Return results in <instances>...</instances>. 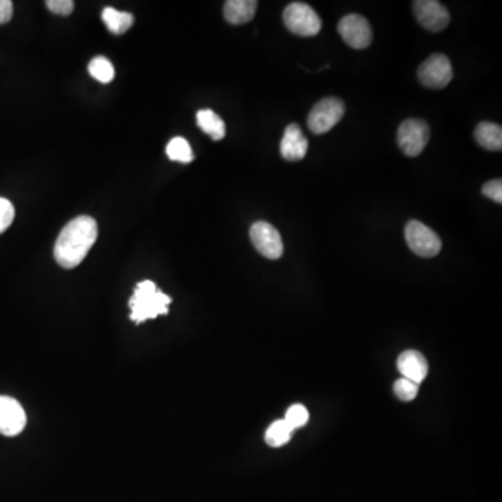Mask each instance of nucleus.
<instances>
[{
    "instance_id": "nucleus-20",
    "label": "nucleus",
    "mask_w": 502,
    "mask_h": 502,
    "mask_svg": "<svg viewBox=\"0 0 502 502\" xmlns=\"http://www.w3.org/2000/svg\"><path fill=\"white\" fill-rule=\"evenodd\" d=\"M88 72L91 77L99 83L108 84L115 78V68L112 63L104 56L94 57L88 65Z\"/></svg>"
},
{
    "instance_id": "nucleus-14",
    "label": "nucleus",
    "mask_w": 502,
    "mask_h": 502,
    "mask_svg": "<svg viewBox=\"0 0 502 502\" xmlns=\"http://www.w3.org/2000/svg\"><path fill=\"white\" fill-rule=\"evenodd\" d=\"M257 6L256 0H228L223 6V15L231 25H246L253 20Z\"/></svg>"
},
{
    "instance_id": "nucleus-11",
    "label": "nucleus",
    "mask_w": 502,
    "mask_h": 502,
    "mask_svg": "<svg viewBox=\"0 0 502 502\" xmlns=\"http://www.w3.org/2000/svg\"><path fill=\"white\" fill-rule=\"evenodd\" d=\"M27 415L20 402L10 396H0V435L15 437L25 430Z\"/></svg>"
},
{
    "instance_id": "nucleus-2",
    "label": "nucleus",
    "mask_w": 502,
    "mask_h": 502,
    "mask_svg": "<svg viewBox=\"0 0 502 502\" xmlns=\"http://www.w3.org/2000/svg\"><path fill=\"white\" fill-rule=\"evenodd\" d=\"M170 303L172 299L164 292L158 291L152 281H143L137 283L133 296L128 302L131 309L130 318L137 324H141L147 320L157 318L158 315L168 314Z\"/></svg>"
},
{
    "instance_id": "nucleus-8",
    "label": "nucleus",
    "mask_w": 502,
    "mask_h": 502,
    "mask_svg": "<svg viewBox=\"0 0 502 502\" xmlns=\"http://www.w3.org/2000/svg\"><path fill=\"white\" fill-rule=\"evenodd\" d=\"M250 239L261 256L268 260H278L283 254V241L281 233L271 223L259 220L250 228Z\"/></svg>"
},
{
    "instance_id": "nucleus-23",
    "label": "nucleus",
    "mask_w": 502,
    "mask_h": 502,
    "mask_svg": "<svg viewBox=\"0 0 502 502\" xmlns=\"http://www.w3.org/2000/svg\"><path fill=\"white\" fill-rule=\"evenodd\" d=\"M15 217V205L9 200L0 197V235L12 225Z\"/></svg>"
},
{
    "instance_id": "nucleus-18",
    "label": "nucleus",
    "mask_w": 502,
    "mask_h": 502,
    "mask_svg": "<svg viewBox=\"0 0 502 502\" xmlns=\"http://www.w3.org/2000/svg\"><path fill=\"white\" fill-rule=\"evenodd\" d=\"M292 435H293V430L286 425L285 420H277L268 427L267 433H265V441L268 446L280 448L291 440Z\"/></svg>"
},
{
    "instance_id": "nucleus-21",
    "label": "nucleus",
    "mask_w": 502,
    "mask_h": 502,
    "mask_svg": "<svg viewBox=\"0 0 502 502\" xmlns=\"http://www.w3.org/2000/svg\"><path fill=\"white\" fill-rule=\"evenodd\" d=\"M309 410L303 405H293L286 412L285 422L292 430H298L309 422Z\"/></svg>"
},
{
    "instance_id": "nucleus-4",
    "label": "nucleus",
    "mask_w": 502,
    "mask_h": 502,
    "mask_svg": "<svg viewBox=\"0 0 502 502\" xmlns=\"http://www.w3.org/2000/svg\"><path fill=\"white\" fill-rule=\"evenodd\" d=\"M345 115V104L335 97L317 102L307 118V126L314 134H324L333 130Z\"/></svg>"
},
{
    "instance_id": "nucleus-9",
    "label": "nucleus",
    "mask_w": 502,
    "mask_h": 502,
    "mask_svg": "<svg viewBox=\"0 0 502 502\" xmlns=\"http://www.w3.org/2000/svg\"><path fill=\"white\" fill-rule=\"evenodd\" d=\"M338 33L351 48L357 51L369 48L373 41L369 21L359 15H348L342 18L338 23Z\"/></svg>"
},
{
    "instance_id": "nucleus-19",
    "label": "nucleus",
    "mask_w": 502,
    "mask_h": 502,
    "mask_svg": "<svg viewBox=\"0 0 502 502\" xmlns=\"http://www.w3.org/2000/svg\"><path fill=\"white\" fill-rule=\"evenodd\" d=\"M167 155L172 161L181 162V164H189L194 159L193 149L183 137H175L173 140L169 141L167 147Z\"/></svg>"
},
{
    "instance_id": "nucleus-15",
    "label": "nucleus",
    "mask_w": 502,
    "mask_h": 502,
    "mask_svg": "<svg viewBox=\"0 0 502 502\" xmlns=\"http://www.w3.org/2000/svg\"><path fill=\"white\" fill-rule=\"evenodd\" d=\"M475 138L478 146L488 151H501L502 128L501 126L491 122H482L476 128Z\"/></svg>"
},
{
    "instance_id": "nucleus-22",
    "label": "nucleus",
    "mask_w": 502,
    "mask_h": 502,
    "mask_svg": "<svg viewBox=\"0 0 502 502\" xmlns=\"http://www.w3.org/2000/svg\"><path fill=\"white\" fill-rule=\"evenodd\" d=\"M394 391H395L396 396H398L401 401H414L417 396V393H419V385L412 383V381L406 380V378H401V380L396 381L395 385H394Z\"/></svg>"
},
{
    "instance_id": "nucleus-1",
    "label": "nucleus",
    "mask_w": 502,
    "mask_h": 502,
    "mask_svg": "<svg viewBox=\"0 0 502 502\" xmlns=\"http://www.w3.org/2000/svg\"><path fill=\"white\" fill-rule=\"evenodd\" d=\"M98 238V225L94 218L81 215L63 228L55 243V260L60 267H77L86 259Z\"/></svg>"
},
{
    "instance_id": "nucleus-26",
    "label": "nucleus",
    "mask_w": 502,
    "mask_h": 502,
    "mask_svg": "<svg viewBox=\"0 0 502 502\" xmlns=\"http://www.w3.org/2000/svg\"><path fill=\"white\" fill-rule=\"evenodd\" d=\"M13 17V2L0 0V25H6Z\"/></svg>"
},
{
    "instance_id": "nucleus-5",
    "label": "nucleus",
    "mask_w": 502,
    "mask_h": 502,
    "mask_svg": "<svg viewBox=\"0 0 502 502\" xmlns=\"http://www.w3.org/2000/svg\"><path fill=\"white\" fill-rule=\"evenodd\" d=\"M407 246L417 256L430 259L437 256L443 247L440 236L419 220H410L405 228Z\"/></svg>"
},
{
    "instance_id": "nucleus-3",
    "label": "nucleus",
    "mask_w": 502,
    "mask_h": 502,
    "mask_svg": "<svg viewBox=\"0 0 502 502\" xmlns=\"http://www.w3.org/2000/svg\"><path fill=\"white\" fill-rule=\"evenodd\" d=\"M283 23L291 33L309 38L322 31V18L310 5L294 2L283 10Z\"/></svg>"
},
{
    "instance_id": "nucleus-13",
    "label": "nucleus",
    "mask_w": 502,
    "mask_h": 502,
    "mask_svg": "<svg viewBox=\"0 0 502 502\" xmlns=\"http://www.w3.org/2000/svg\"><path fill=\"white\" fill-rule=\"evenodd\" d=\"M398 369L404 378L420 385L423 380L427 377V360L419 352H404L398 359Z\"/></svg>"
},
{
    "instance_id": "nucleus-6",
    "label": "nucleus",
    "mask_w": 502,
    "mask_h": 502,
    "mask_svg": "<svg viewBox=\"0 0 502 502\" xmlns=\"http://www.w3.org/2000/svg\"><path fill=\"white\" fill-rule=\"evenodd\" d=\"M399 147L407 157H419L430 141V126L423 119H407L399 126Z\"/></svg>"
},
{
    "instance_id": "nucleus-24",
    "label": "nucleus",
    "mask_w": 502,
    "mask_h": 502,
    "mask_svg": "<svg viewBox=\"0 0 502 502\" xmlns=\"http://www.w3.org/2000/svg\"><path fill=\"white\" fill-rule=\"evenodd\" d=\"M46 7L54 15H70L75 10V2L73 0H48Z\"/></svg>"
},
{
    "instance_id": "nucleus-12",
    "label": "nucleus",
    "mask_w": 502,
    "mask_h": 502,
    "mask_svg": "<svg viewBox=\"0 0 502 502\" xmlns=\"http://www.w3.org/2000/svg\"><path fill=\"white\" fill-rule=\"evenodd\" d=\"M309 149V141L304 137L301 126L292 123L285 128L282 141H281V154L286 161H302Z\"/></svg>"
},
{
    "instance_id": "nucleus-17",
    "label": "nucleus",
    "mask_w": 502,
    "mask_h": 502,
    "mask_svg": "<svg viewBox=\"0 0 502 502\" xmlns=\"http://www.w3.org/2000/svg\"><path fill=\"white\" fill-rule=\"evenodd\" d=\"M102 21L107 25L108 30L112 34H125L133 26L134 17L130 13L119 12L113 7H107L102 12Z\"/></svg>"
},
{
    "instance_id": "nucleus-10",
    "label": "nucleus",
    "mask_w": 502,
    "mask_h": 502,
    "mask_svg": "<svg viewBox=\"0 0 502 502\" xmlns=\"http://www.w3.org/2000/svg\"><path fill=\"white\" fill-rule=\"evenodd\" d=\"M414 10L420 25L431 33L446 30L451 21L448 9L437 0H416Z\"/></svg>"
},
{
    "instance_id": "nucleus-25",
    "label": "nucleus",
    "mask_w": 502,
    "mask_h": 502,
    "mask_svg": "<svg viewBox=\"0 0 502 502\" xmlns=\"http://www.w3.org/2000/svg\"><path fill=\"white\" fill-rule=\"evenodd\" d=\"M483 196L487 199L493 200V201L502 202V180L501 179H496V180L487 181L482 189Z\"/></svg>"
},
{
    "instance_id": "nucleus-16",
    "label": "nucleus",
    "mask_w": 502,
    "mask_h": 502,
    "mask_svg": "<svg viewBox=\"0 0 502 502\" xmlns=\"http://www.w3.org/2000/svg\"><path fill=\"white\" fill-rule=\"evenodd\" d=\"M197 125L204 131L205 134H209L212 140H222L226 134L225 122L218 117L217 113L211 109H201L197 112Z\"/></svg>"
},
{
    "instance_id": "nucleus-7",
    "label": "nucleus",
    "mask_w": 502,
    "mask_h": 502,
    "mask_svg": "<svg viewBox=\"0 0 502 502\" xmlns=\"http://www.w3.org/2000/svg\"><path fill=\"white\" fill-rule=\"evenodd\" d=\"M417 77L420 83L428 88L441 89L446 88L452 78H454V70H452L451 62L446 55L435 54L428 57L417 70Z\"/></svg>"
}]
</instances>
